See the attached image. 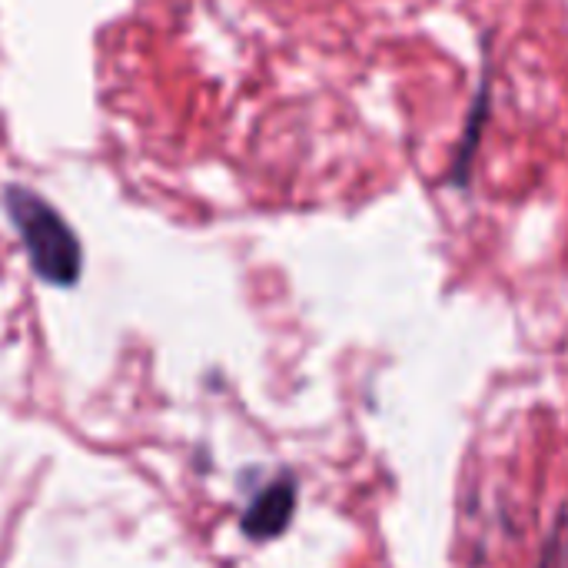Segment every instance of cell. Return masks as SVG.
Listing matches in <instances>:
<instances>
[{
	"mask_svg": "<svg viewBox=\"0 0 568 568\" xmlns=\"http://www.w3.org/2000/svg\"><path fill=\"white\" fill-rule=\"evenodd\" d=\"M0 203L27 250V260L37 280L60 286V290L77 286L83 273V246L73 226L60 216V210L47 203L37 190L20 186V183H7L0 193Z\"/></svg>",
	"mask_w": 568,
	"mask_h": 568,
	"instance_id": "obj_1",
	"label": "cell"
},
{
	"mask_svg": "<svg viewBox=\"0 0 568 568\" xmlns=\"http://www.w3.org/2000/svg\"><path fill=\"white\" fill-rule=\"evenodd\" d=\"M296 476L283 473L276 476L270 486H263V493L246 506L243 513V536L253 542H266L286 532V526L293 523L296 513Z\"/></svg>",
	"mask_w": 568,
	"mask_h": 568,
	"instance_id": "obj_2",
	"label": "cell"
}]
</instances>
